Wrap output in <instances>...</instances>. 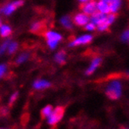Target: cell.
Here are the masks:
<instances>
[{"mask_svg": "<svg viewBox=\"0 0 129 129\" xmlns=\"http://www.w3.org/2000/svg\"><path fill=\"white\" fill-rule=\"evenodd\" d=\"M46 40V44L51 50H54L57 48L59 43L63 40V35L59 32L54 30H49L44 34Z\"/></svg>", "mask_w": 129, "mask_h": 129, "instance_id": "1", "label": "cell"}, {"mask_svg": "<svg viewBox=\"0 0 129 129\" xmlns=\"http://www.w3.org/2000/svg\"><path fill=\"white\" fill-rule=\"evenodd\" d=\"M122 93V85L119 80H113L111 81L106 90V95L110 100H117Z\"/></svg>", "mask_w": 129, "mask_h": 129, "instance_id": "2", "label": "cell"}, {"mask_svg": "<svg viewBox=\"0 0 129 129\" xmlns=\"http://www.w3.org/2000/svg\"><path fill=\"white\" fill-rule=\"evenodd\" d=\"M24 0H14V1L10 2L0 8V13L6 17L10 16L20 7L24 6Z\"/></svg>", "mask_w": 129, "mask_h": 129, "instance_id": "3", "label": "cell"}, {"mask_svg": "<svg viewBox=\"0 0 129 129\" xmlns=\"http://www.w3.org/2000/svg\"><path fill=\"white\" fill-rule=\"evenodd\" d=\"M93 40V35L91 34H84L78 36L77 38L74 39L72 41L69 43V47L74 48V47H78L81 46V45H88L92 42Z\"/></svg>", "mask_w": 129, "mask_h": 129, "instance_id": "4", "label": "cell"}, {"mask_svg": "<svg viewBox=\"0 0 129 129\" xmlns=\"http://www.w3.org/2000/svg\"><path fill=\"white\" fill-rule=\"evenodd\" d=\"M64 113V109L62 107H58L54 110H52L51 114L48 117L49 124L54 125L62 119Z\"/></svg>", "mask_w": 129, "mask_h": 129, "instance_id": "5", "label": "cell"}, {"mask_svg": "<svg viewBox=\"0 0 129 129\" xmlns=\"http://www.w3.org/2000/svg\"><path fill=\"white\" fill-rule=\"evenodd\" d=\"M116 18H117L116 14L111 13H108L107 15V18H106L105 21L103 23H102L101 24L96 26V29L100 32H104L106 31H107L109 27L115 22Z\"/></svg>", "mask_w": 129, "mask_h": 129, "instance_id": "6", "label": "cell"}, {"mask_svg": "<svg viewBox=\"0 0 129 129\" xmlns=\"http://www.w3.org/2000/svg\"><path fill=\"white\" fill-rule=\"evenodd\" d=\"M72 20L74 25L78 27H85V25L90 21V17L84 13L80 12L74 15Z\"/></svg>", "mask_w": 129, "mask_h": 129, "instance_id": "7", "label": "cell"}, {"mask_svg": "<svg viewBox=\"0 0 129 129\" xmlns=\"http://www.w3.org/2000/svg\"><path fill=\"white\" fill-rule=\"evenodd\" d=\"M96 11V1L95 0H91L87 3H82L81 6V12L85 13L89 17Z\"/></svg>", "mask_w": 129, "mask_h": 129, "instance_id": "8", "label": "cell"}, {"mask_svg": "<svg viewBox=\"0 0 129 129\" xmlns=\"http://www.w3.org/2000/svg\"><path fill=\"white\" fill-rule=\"evenodd\" d=\"M102 63V58L100 56H95L94 57L92 61H91L88 67L85 71V74L86 75H92L93 73H95V71L98 69Z\"/></svg>", "mask_w": 129, "mask_h": 129, "instance_id": "9", "label": "cell"}, {"mask_svg": "<svg viewBox=\"0 0 129 129\" xmlns=\"http://www.w3.org/2000/svg\"><path fill=\"white\" fill-rule=\"evenodd\" d=\"M107 14H103L100 12L96 11L90 16V21L93 23L95 26H98L105 21L106 18H107Z\"/></svg>", "mask_w": 129, "mask_h": 129, "instance_id": "10", "label": "cell"}, {"mask_svg": "<svg viewBox=\"0 0 129 129\" xmlns=\"http://www.w3.org/2000/svg\"><path fill=\"white\" fill-rule=\"evenodd\" d=\"M109 4L110 10L111 13L116 14L120 9L122 5V0H104Z\"/></svg>", "mask_w": 129, "mask_h": 129, "instance_id": "11", "label": "cell"}, {"mask_svg": "<svg viewBox=\"0 0 129 129\" xmlns=\"http://www.w3.org/2000/svg\"><path fill=\"white\" fill-rule=\"evenodd\" d=\"M59 23L61 26L67 30H72L74 25L72 18L68 15H64V16L61 17V18L59 19Z\"/></svg>", "mask_w": 129, "mask_h": 129, "instance_id": "12", "label": "cell"}, {"mask_svg": "<svg viewBox=\"0 0 129 129\" xmlns=\"http://www.w3.org/2000/svg\"><path fill=\"white\" fill-rule=\"evenodd\" d=\"M51 86V83L45 79H38L34 81L33 88L37 90H43L45 88H48Z\"/></svg>", "mask_w": 129, "mask_h": 129, "instance_id": "13", "label": "cell"}, {"mask_svg": "<svg viewBox=\"0 0 129 129\" xmlns=\"http://www.w3.org/2000/svg\"><path fill=\"white\" fill-rule=\"evenodd\" d=\"M96 10L103 14H108L110 13L109 4L104 0H99L96 2Z\"/></svg>", "mask_w": 129, "mask_h": 129, "instance_id": "14", "label": "cell"}, {"mask_svg": "<svg viewBox=\"0 0 129 129\" xmlns=\"http://www.w3.org/2000/svg\"><path fill=\"white\" fill-rule=\"evenodd\" d=\"M67 53L66 52L63 50H60L57 52L54 56V60L55 62L57 63L58 64L63 65L66 63L67 61Z\"/></svg>", "mask_w": 129, "mask_h": 129, "instance_id": "15", "label": "cell"}, {"mask_svg": "<svg viewBox=\"0 0 129 129\" xmlns=\"http://www.w3.org/2000/svg\"><path fill=\"white\" fill-rule=\"evenodd\" d=\"M13 33L12 27L7 24H2L0 25V35L3 38H8Z\"/></svg>", "mask_w": 129, "mask_h": 129, "instance_id": "16", "label": "cell"}, {"mask_svg": "<svg viewBox=\"0 0 129 129\" xmlns=\"http://www.w3.org/2000/svg\"><path fill=\"white\" fill-rule=\"evenodd\" d=\"M30 57V55L28 52H22V53H20L16 59V60H15V63H16V64L17 65H20V64H23L26 63L28 59Z\"/></svg>", "mask_w": 129, "mask_h": 129, "instance_id": "17", "label": "cell"}, {"mask_svg": "<svg viewBox=\"0 0 129 129\" xmlns=\"http://www.w3.org/2000/svg\"><path fill=\"white\" fill-rule=\"evenodd\" d=\"M43 24L41 21H35L30 26V31L32 33H39L42 31Z\"/></svg>", "mask_w": 129, "mask_h": 129, "instance_id": "18", "label": "cell"}, {"mask_svg": "<svg viewBox=\"0 0 129 129\" xmlns=\"http://www.w3.org/2000/svg\"><path fill=\"white\" fill-rule=\"evenodd\" d=\"M18 47H19V45L17 42H13V41H10V42L9 43V45H8V48H7V52H8V54L10 55H12V54H14L15 52H16L18 49Z\"/></svg>", "mask_w": 129, "mask_h": 129, "instance_id": "19", "label": "cell"}, {"mask_svg": "<svg viewBox=\"0 0 129 129\" xmlns=\"http://www.w3.org/2000/svg\"><path fill=\"white\" fill-rule=\"evenodd\" d=\"M10 39H6V41H4L3 43H1L0 45V56H3L4 53H6L7 51V48H8L9 43L10 42Z\"/></svg>", "mask_w": 129, "mask_h": 129, "instance_id": "20", "label": "cell"}, {"mask_svg": "<svg viewBox=\"0 0 129 129\" xmlns=\"http://www.w3.org/2000/svg\"><path fill=\"white\" fill-rule=\"evenodd\" d=\"M52 106L50 105H48L46 106L45 108L42 109V115L43 117H48L50 114H51V113L52 112Z\"/></svg>", "mask_w": 129, "mask_h": 129, "instance_id": "21", "label": "cell"}, {"mask_svg": "<svg viewBox=\"0 0 129 129\" xmlns=\"http://www.w3.org/2000/svg\"><path fill=\"white\" fill-rule=\"evenodd\" d=\"M120 40L124 43H127L129 40V31L128 30H124L122 32V34L120 35Z\"/></svg>", "mask_w": 129, "mask_h": 129, "instance_id": "22", "label": "cell"}, {"mask_svg": "<svg viewBox=\"0 0 129 129\" xmlns=\"http://www.w3.org/2000/svg\"><path fill=\"white\" fill-rule=\"evenodd\" d=\"M8 70V67L6 63H0V79L3 78Z\"/></svg>", "mask_w": 129, "mask_h": 129, "instance_id": "23", "label": "cell"}, {"mask_svg": "<svg viewBox=\"0 0 129 129\" xmlns=\"http://www.w3.org/2000/svg\"><path fill=\"white\" fill-rule=\"evenodd\" d=\"M84 27H85V29L86 30V31H88V32H92V31H94L95 30H96V26L91 21H89L87 24H85Z\"/></svg>", "mask_w": 129, "mask_h": 129, "instance_id": "24", "label": "cell"}, {"mask_svg": "<svg viewBox=\"0 0 129 129\" xmlns=\"http://www.w3.org/2000/svg\"><path fill=\"white\" fill-rule=\"evenodd\" d=\"M17 97H18V92H14L11 96H10V105H12L15 101L17 100Z\"/></svg>", "mask_w": 129, "mask_h": 129, "instance_id": "25", "label": "cell"}, {"mask_svg": "<svg viewBox=\"0 0 129 129\" xmlns=\"http://www.w3.org/2000/svg\"><path fill=\"white\" fill-rule=\"evenodd\" d=\"M78 1L81 4H82V3H87V2H88V1H91V0H78Z\"/></svg>", "mask_w": 129, "mask_h": 129, "instance_id": "26", "label": "cell"}, {"mask_svg": "<svg viewBox=\"0 0 129 129\" xmlns=\"http://www.w3.org/2000/svg\"><path fill=\"white\" fill-rule=\"evenodd\" d=\"M2 24V19H1V17H0V25Z\"/></svg>", "mask_w": 129, "mask_h": 129, "instance_id": "27", "label": "cell"}, {"mask_svg": "<svg viewBox=\"0 0 129 129\" xmlns=\"http://www.w3.org/2000/svg\"><path fill=\"white\" fill-rule=\"evenodd\" d=\"M122 129H127V128H122Z\"/></svg>", "mask_w": 129, "mask_h": 129, "instance_id": "28", "label": "cell"}]
</instances>
